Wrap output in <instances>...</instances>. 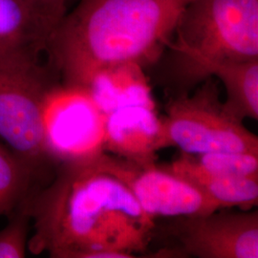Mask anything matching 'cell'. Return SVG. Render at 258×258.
<instances>
[{
  "label": "cell",
  "mask_w": 258,
  "mask_h": 258,
  "mask_svg": "<svg viewBox=\"0 0 258 258\" xmlns=\"http://www.w3.org/2000/svg\"><path fill=\"white\" fill-rule=\"evenodd\" d=\"M103 151L59 162L22 205L33 220L27 249L53 258H131L147 253L155 221L106 168Z\"/></svg>",
  "instance_id": "1"
},
{
  "label": "cell",
  "mask_w": 258,
  "mask_h": 258,
  "mask_svg": "<svg viewBox=\"0 0 258 258\" xmlns=\"http://www.w3.org/2000/svg\"><path fill=\"white\" fill-rule=\"evenodd\" d=\"M190 1L81 0L50 37L47 60L60 84L83 89L111 66L146 69L165 54Z\"/></svg>",
  "instance_id": "2"
},
{
  "label": "cell",
  "mask_w": 258,
  "mask_h": 258,
  "mask_svg": "<svg viewBox=\"0 0 258 258\" xmlns=\"http://www.w3.org/2000/svg\"><path fill=\"white\" fill-rule=\"evenodd\" d=\"M166 52L172 96L194 89L207 63L258 59V0L190 1Z\"/></svg>",
  "instance_id": "3"
},
{
  "label": "cell",
  "mask_w": 258,
  "mask_h": 258,
  "mask_svg": "<svg viewBox=\"0 0 258 258\" xmlns=\"http://www.w3.org/2000/svg\"><path fill=\"white\" fill-rule=\"evenodd\" d=\"M42 56L0 59V140L45 185L59 162L47 143L44 111L50 93L60 82Z\"/></svg>",
  "instance_id": "4"
},
{
  "label": "cell",
  "mask_w": 258,
  "mask_h": 258,
  "mask_svg": "<svg viewBox=\"0 0 258 258\" xmlns=\"http://www.w3.org/2000/svg\"><path fill=\"white\" fill-rule=\"evenodd\" d=\"M164 146L198 155L231 151L258 154V138L220 100L211 77L188 93L171 96L161 118Z\"/></svg>",
  "instance_id": "5"
},
{
  "label": "cell",
  "mask_w": 258,
  "mask_h": 258,
  "mask_svg": "<svg viewBox=\"0 0 258 258\" xmlns=\"http://www.w3.org/2000/svg\"><path fill=\"white\" fill-rule=\"evenodd\" d=\"M155 221L148 249L156 258H257L258 212H228Z\"/></svg>",
  "instance_id": "6"
},
{
  "label": "cell",
  "mask_w": 258,
  "mask_h": 258,
  "mask_svg": "<svg viewBox=\"0 0 258 258\" xmlns=\"http://www.w3.org/2000/svg\"><path fill=\"white\" fill-rule=\"evenodd\" d=\"M106 168L122 181L154 220L205 215L222 210L194 184L156 162L138 164L103 151Z\"/></svg>",
  "instance_id": "7"
},
{
  "label": "cell",
  "mask_w": 258,
  "mask_h": 258,
  "mask_svg": "<svg viewBox=\"0 0 258 258\" xmlns=\"http://www.w3.org/2000/svg\"><path fill=\"white\" fill-rule=\"evenodd\" d=\"M104 115L85 89L58 84L50 93L44 111L47 143L55 159L86 156L102 151Z\"/></svg>",
  "instance_id": "8"
},
{
  "label": "cell",
  "mask_w": 258,
  "mask_h": 258,
  "mask_svg": "<svg viewBox=\"0 0 258 258\" xmlns=\"http://www.w3.org/2000/svg\"><path fill=\"white\" fill-rule=\"evenodd\" d=\"M102 148L138 164L156 162L157 152L165 146L162 120L154 105H125L104 114Z\"/></svg>",
  "instance_id": "9"
},
{
  "label": "cell",
  "mask_w": 258,
  "mask_h": 258,
  "mask_svg": "<svg viewBox=\"0 0 258 258\" xmlns=\"http://www.w3.org/2000/svg\"><path fill=\"white\" fill-rule=\"evenodd\" d=\"M52 34L29 0H0V59L46 55Z\"/></svg>",
  "instance_id": "10"
},
{
  "label": "cell",
  "mask_w": 258,
  "mask_h": 258,
  "mask_svg": "<svg viewBox=\"0 0 258 258\" xmlns=\"http://www.w3.org/2000/svg\"><path fill=\"white\" fill-rule=\"evenodd\" d=\"M84 89L103 115L125 105H154L145 69L134 63L115 65L102 70Z\"/></svg>",
  "instance_id": "11"
},
{
  "label": "cell",
  "mask_w": 258,
  "mask_h": 258,
  "mask_svg": "<svg viewBox=\"0 0 258 258\" xmlns=\"http://www.w3.org/2000/svg\"><path fill=\"white\" fill-rule=\"evenodd\" d=\"M164 166L194 184L222 209L238 207L243 211H249L257 207L258 175L230 177L211 174L194 166L184 153Z\"/></svg>",
  "instance_id": "12"
},
{
  "label": "cell",
  "mask_w": 258,
  "mask_h": 258,
  "mask_svg": "<svg viewBox=\"0 0 258 258\" xmlns=\"http://www.w3.org/2000/svg\"><path fill=\"white\" fill-rule=\"evenodd\" d=\"M211 77L224 85V103L235 117L258 120V59L207 63L199 70L198 84Z\"/></svg>",
  "instance_id": "13"
},
{
  "label": "cell",
  "mask_w": 258,
  "mask_h": 258,
  "mask_svg": "<svg viewBox=\"0 0 258 258\" xmlns=\"http://www.w3.org/2000/svg\"><path fill=\"white\" fill-rule=\"evenodd\" d=\"M37 177L27 164L0 143V215L21 207L36 192Z\"/></svg>",
  "instance_id": "14"
},
{
  "label": "cell",
  "mask_w": 258,
  "mask_h": 258,
  "mask_svg": "<svg viewBox=\"0 0 258 258\" xmlns=\"http://www.w3.org/2000/svg\"><path fill=\"white\" fill-rule=\"evenodd\" d=\"M185 155L194 166L214 175L230 177L258 175V154L219 151L198 155Z\"/></svg>",
  "instance_id": "15"
},
{
  "label": "cell",
  "mask_w": 258,
  "mask_h": 258,
  "mask_svg": "<svg viewBox=\"0 0 258 258\" xmlns=\"http://www.w3.org/2000/svg\"><path fill=\"white\" fill-rule=\"evenodd\" d=\"M20 209L9 224L0 230V258L26 256L30 216L22 206Z\"/></svg>",
  "instance_id": "16"
},
{
  "label": "cell",
  "mask_w": 258,
  "mask_h": 258,
  "mask_svg": "<svg viewBox=\"0 0 258 258\" xmlns=\"http://www.w3.org/2000/svg\"><path fill=\"white\" fill-rule=\"evenodd\" d=\"M53 33L64 18L67 0H29Z\"/></svg>",
  "instance_id": "17"
}]
</instances>
